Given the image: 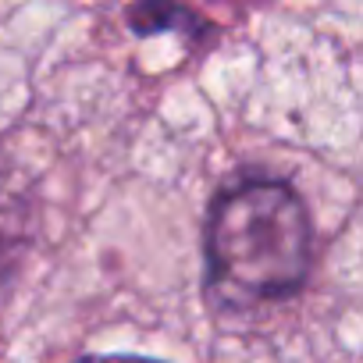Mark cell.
Listing matches in <instances>:
<instances>
[{"mask_svg": "<svg viewBox=\"0 0 363 363\" xmlns=\"http://www.w3.org/2000/svg\"><path fill=\"white\" fill-rule=\"evenodd\" d=\"M75 363H164V359H150V356H128V352H100V356H82Z\"/></svg>", "mask_w": 363, "mask_h": 363, "instance_id": "3957f363", "label": "cell"}, {"mask_svg": "<svg viewBox=\"0 0 363 363\" xmlns=\"http://www.w3.org/2000/svg\"><path fill=\"white\" fill-rule=\"evenodd\" d=\"M310 271V218L281 178H239L207 218V285L225 306L289 299Z\"/></svg>", "mask_w": 363, "mask_h": 363, "instance_id": "6da1fadb", "label": "cell"}, {"mask_svg": "<svg viewBox=\"0 0 363 363\" xmlns=\"http://www.w3.org/2000/svg\"><path fill=\"white\" fill-rule=\"evenodd\" d=\"M33 232H36V182L8 146H0V285L22 264Z\"/></svg>", "mask_w": 363, "mask_h": 363, "instance_id": "7a4b0ae2", "label": "cell"}]
</instances>
